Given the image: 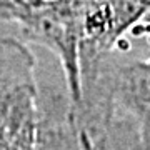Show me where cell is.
Listing matches in <instances>:
<instances>
[{
  "label": "cell",
  "instance_id": "277c9868",
  "mask_svg": "<svg viewBox=\"0 0 150 150\" xmlns=\"http://www.w3.org/2000/svg\"><path fill=\"white\" fill-rule=\"evenodd\" d=\"M142 62H144V67H145V69H147V70L150 72V59H147V60H142Z\"/></svg>",
  "mask_w": 150,
  "mask_h": 150
},
{
  "label": "cell",
  "instance_id": "7a4b0ae2",
  "mask_svg": "<svg viewBox=\"0 0 150 150\" xmlns=\"http://www.w3.org/2000/svg\"><path fill=\"white\" fill-rule=\"evenodd\" d=\"M45 0H0L2 28H12L25 22Z\"/></svg>",
  "mask_w": 150,
  "mask_h": 150
},
{
  "label": "cell",
  "instance_id": "3957f363",
  "mask_svg": "<svg viewBox=\"0 0 150 150\" xmlns=\"http://www.w3.org/2000/svg\"><path fill=\"white\" fill-rule=\"evenodd\" d=\"M142 5H144V17H142V20H140V23L142 25H149L150 27V0H142ZM139 23V25H140Z\"/></svg>",
  "mask_w": 150,
  "mask_h": 150
},
{
  "label": "cell",
  "instance_id": "6da1fadb",
  "mask_svg": "<svg viewBox=\"0 0 150 150\" xmlns=\"http://www.w3.org/2000/svg\"><path fill=\"white\" fill-rule=\"evenodd\" d=\"M2 37L50 50L59 60L72 100L77 103L82 100L80 28L72 0H45L20 25L2 28Z\"/></svg>",
  "mask_w": 150,
  "mask_h": 150
}]
</instances>
